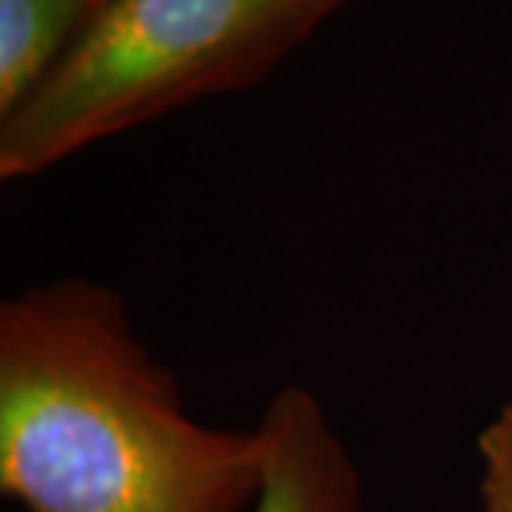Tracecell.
Returning a JSON list of instances; mask_svg holds the SVG:
<instances>
[{
    "label": "cell",
    "mask_w": 512,
    "mask_h": 512,
    "mask_svg": "<svg viewBox=\"0 0 512 512\" xmlns=\"http://www.w3.org/2000/svg\"><path fill=\"white\" fill-rule=\"evenodd\" d=\"M254 430L194 419L117 288L60 276L0 302V493L23 512H251Z\"/></svg>",
    "instance_id": "1"
},
{
    "label": "cell",
    "mask_w": 512,
    "mask_h": 512,
    "mask_svg": "<svg viewBox=\"0 0 512 512\" xmlns=\"http://www.w3.org/2000/svg\"><path fill=\"white\" fill-rule=\"evenodd\" d=\"M348 0H109L0 117V180L37 177L123 131L259 86Z\"/></svg>",
    "instance_id": "2"
},
{
    "label": "cell",
    "mask_w": 512,
    "mask_h": 512,
    "mask_svg": "<svg viewBox=\"0 0 512 512\" xmlns=\"http://www.w3.org/2000/svg\"><path fill=\"white\" fill-rule=\"evenodd\" d=\"M256 433L262 490L251 512H362L359 464L311 390H276Z\"/></svg>",
    "instance_id": "3"
},
{
    "label": "cell",
    "mask_w": 512,
    "mask_h": 512,
    "mask_svg": "<svg viewBox=\"0 0 512 512\" xmlns=\"http://www.w3.org/2000/svg\"><path fill=\"white\" fill-rule=\"evenodd\" d=\"M97 12L94 0H0V117L52 74Z\"/></svg>",
    "instance_id": "4"
},
{
    "label": "cell",
    "mask_w": 512,
    "mask_h": 512,
    "mask_svg": "<svg viewBox=\"0 0 512 512\" xmlns=\"http://www.w3.org/2000/svg\"><path fill=\"white\" fill-rule=\"evenodd\" d=\"M481 512H512V402L478 433Z\"/></svg>",
    "instance_id": "5"
},
{
    "label": "cell",
    "mask_w": 512,
    "mask_h": 512,
    "mask_svg": "<svg viewBox=\"0 0 512 512\" xmlns=\"http://www.w3.org/2000/svg\"><path fill=\"white\" fill-rule=\"evenodd\" d=\"M94 3H97V9H103V6H106L109 0H94Z\"/></svg>",
    "instance_id": "6"
}]
</instances>
